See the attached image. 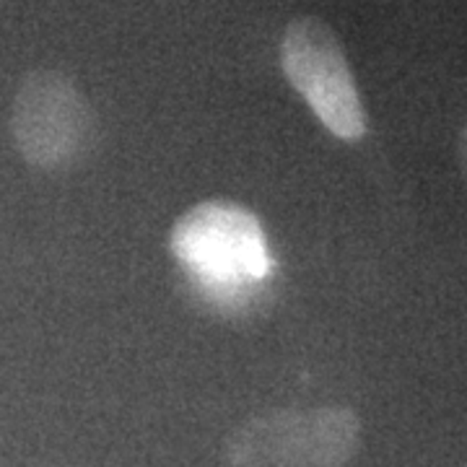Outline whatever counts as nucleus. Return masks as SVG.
<instances>
[{
	"mask_svg": "<svg viewBox=\"0 0 467 467\" xmlns=\"http://www.w3.org/2000/svg\"><path fill=\"white\" fill-rule=\"evenodd\" d=\"M169 247L208 294L229 301L273 270L260 218L232 201L190 208L174 223Z\"/></svg>",
	"mask_w": 467,
	"mask_h": 467,
	"instance_id": "1",
	"label": "nucleus"
},
{
	"mask_svg": "<svg viewBox=\"0 0 467 467\" xmlns=\"http://www.w3.org/2000/svg\"><path fill=\"white\" fill-rule=\"evenodd\" d=\"M361 420L348 408L273 410L250 418L229 441L232 467H346Z\"/></svg>",
	"mask_w": 467,
	"mask_h": 467,
	"instance_id": "2",
	"label": "nucleus"
},
{
	"mask_svg": "<svg viewBox=\"0 0 467 467\" xmlns=\"http://www.w3.org/2000/svg\"><path fill=\"white\" fill-rule=\"evenodd\" d=\"M281 67L317 119L340 140L367 135V112L337 34L317 16L294 18L281 39Z\"/></svg>",
	"mask_w": 467,
	"mask_h": 467,
	"instance_id": "3",
	"label": "nucleus"
},
{
	"mask_svg": "<svg viewBox=\"0 0 467 467\" xmlns=\"http://www.w3.org/2000/svg\"><path fill=\"white\" fill-rule=\"evenodd\" d=\"M11 133L26 164L66 169L91 149L94 115L67 76L57 70H32L18 86Z\"/></svg>",
	"mask_w": 467,
	"mask_h": 467,
	"instance_id": "4",
	"label": "nucleus"
},
{
	"mask_svg": "<svg viewBox=\"0 0 467 467\" xmlns=\"http://www.w3.org/2000/svg\"><path fill=\"white\" fill-rule=\"evenodd\" d=\"M460 167H462V177L467 182V119L465 128H462V135H460Z\"/></svg>",
	"mask_w": 467,
	"mask_h": 467,
	"instance_id": "5",
	"label": "nucleus"
}]
</instances>
